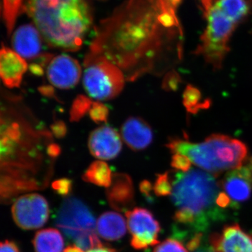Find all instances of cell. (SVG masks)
I'll return each instance as SVG.
<instances>
[{
	"label": "cell",
	"instance_id": "cell-1",
	"mask_svg": "<svg viewBox=\"0 0 252 252\" xmlns=\"http://www.w3.org/2000/svg\"><path fill=\"white\" fill-rule=\"evenodd\" d=\"M182 1L127 0L100 23L89 53L114 63L127 81L166 74L183 56Z\"/></svg>",
	"mask_w": 252,
	"mask_h": 252
},
{
	"label": "cell",
	"instance_id": "cell-2",
	"mask_svg": "<svg viewBox=\"0 0 252 252\" xmlns=\"http://www.w3.org/2000/svg\"><path fill=\"white\" fill-rule=\"evenodd\" d=\"M53 140L51 131L44 128L17 98L5 96L0 131L2 201L48 185L54 162L48 149Z\"/></svg>",
	"mask_w": 252,
	"mask_h": 252
},
{
	"label": "cell",
	"instance_id": "cell-3",
	"mask_svg": "<svg viewBox=\"0 0 252 252\" xmlns=\"http://www.w3.org/2000/svg\"><path fill=\"white\" fill-rule=\"evenodd\" d=\"M220 192V182L208 172L190 168L176 172L170 194L175 207V237L189 240L225 220V210L217 204Z\"/></svg>",
	"mask_w": 252,
	"mask_h": 252
},
{
	"label": "cell",
	"instance_id": "cell-4",
	"mask_svg": "<svg viewBox=\"0 0 252 252\" xmlns=\"http://www.w3.org/2000/svg\"><path fill=\"white\" fill-rule=\"evenodd\" d=\"M25 10L51 47L78 51L93 17L84 0H27Z\"/></svg>",
	"mask_w": 252,
	"mask_h": 252
},
{
	"label": "cell",
	"instance_id": "cell-5",
	"mask_svg": "<svg viewBox=\"0 0 252 252\" xmlns=\"http://www.w3.org/2000/svg\"><path fill=\"white\" fill-rule=\"evenodd\" d=\"M167 147L172 153L186 156L194 165L214 175L241 167L248 152L241 141L220 134L209 136L200 143L173 138Z\"/></svg>",
	"mask_w": 252,
	"mask_h": 252
},
{
	"label": "cell",
	"instance_id": "cell-6",
	"mask_svg": "<svg viewBox=\"0 0 252 252\" xmlns=\"http://www.w3.org/2000/svg\"><path fill=\"white\" fill-rule=\"evenodd\" d=\"M204 16L206 18V28L194 54L202 56L215 70H220L230 51L231 36L241 22L220 9L215 1L204 11Z\"/></svg>",
	"mask_w": 252,
	"mask_h": 252
},
{
	"label": "cell",
	"instance_id": "cell-7",
	"mask_svg": "<svg viewBox=\"0 0 252 252\" xmlns=\"http://www.w3.org/2000/svg\"><path fill=\"white\" fill-rule=\"evenodd\" d=\"M56 225L84 252L103 248L95 233L94 215L79 199H64L58 213Z\"/></svg>",
	"mask_w": 252,
	"mask_h": 252
},
{
	"label": "cell",
	"instance_id": "cell-8",
	"mask_svg": "<svg viewBox=\"0 0 252 252\" xmlns=\"http://www.w3.org/2000/svg\"><path fill=\"white\" fill-rule=\"evenodd\" d=\"M84 65L83 84L93 98L110 100L122 93L125 85V74L108 59L88 53Z\"/></svg>",
	"mask_w": 252,
	"mask_h": 252
},
{
	"label": "cell",
	"instance_id": "cell-9",
	"mask_svg": "<svg viewBox=\"0 0 252 252\" xmlns=\"http://www.w3.org/2000/svg\"><path fill=\"white\" fill-rule=\"evenodd\" d=\"M11 212L15 223L24 230L41 228L47 222L50 215L47 200L38 193L19 197L13 205Z\"/></svg>",
	"mask_w": 252,
	"mask_h": 252
},
{
	"label": "cell",
	"instance_id": "cell-10",
	"mask_svg": "<svg viewBox=\"0 0 252 252\" xmlns=\"http://www.w3.org/2000/svg\"><path fill=\"white\" fill-rule=\"evenodd\" d=\"M127 227L132 238L130 245L137 250H144L159 243L160 231L158 221L147 209L136 207L126 212Z\"/></svg>",
	"mask_w": 252,
	"mask_h": 252
},
{
	"label": "cell",
	"instance_id": "cell-11",
	"mask_svg": "<svg viewBox=\"0 0 252 252\" xmlns=\"http://www.w3.org/2000/svg\"><path fill=\"white\" fill-rule=\"evenodd\" d=\"M49 82L58 89L67 90L75 87L81 75V67L77 60L66 54L53 57L47 66Z\"/></svg>",
	"mask_w": 252,
	"mask_h": 252
},
{
	"label": "cell",
	"instance_id": "cell-12",
	"mask_svg": "<svg viewBox=\"0 0 252 252\" xmlns=\"http://www.w3.org/2000/svg\"><path fill=\"white\" fill-rule=\"evenodd\" d=\"M209 243L215 252H252V233L236 223L225 225L210 235Z\"/></svg>",
	"mask_w": 252,
	"mask_h": 252
},
{
	"label": "cell",
	"instance_id": "cell-13",
	"mask_svg": "<svg viewBox=\"0 0 252 252\" xmlns=\"http://www.w3.org/2000/svg\"><path fill=\"white\" fill-rule=\"evenodd\" d=\"M220 183L231 202V208H239L242 203L251 198L252 172L248 166H241L227 172Z\"/></svg>",
	"mask_w": 252,
	"mask_h": 252
},
{
	"label": "cell",
	"instance_id": "cell-14",
	"mask_svg": "<svg viewBox=\"0 0 252 252\" xmlns=\"http://www.w3.org/2000/svg\"><path fill=\"white\" fill-rule=\"evenodd\" d=\"M88 146L91 154L99 160H112L122 152V137L112 127L101 126L91 132Z\"/></svg>",
	"mask_w": 252,
	"mask_h": 252
},
{
	"label": "cell",
	"instance_id": "cell-15",
	"mask_svg": "<svg viewBox=\"0 0 252 252\" xmlns=\"http://www.w3.org/2000/svg\"><path fill=\"white\" fill-rule=\"evenodd\" d=\"M28 69L26 59L14 50L2 46L0 53V75L6 87L8 89L19 87Z\"/></svg>",
	"mask_w": 252,
	"mask_h": 252
},
{
	"label": "cell",
	"instance_id": "cell-16",
	"mask_svg": "<svg viewBox=\"0 0 252 252\" xmlns=\"http://www.w3.org/2000/svg\"><path fill=\"white\" fill-rule=\"evenodd\" d=\"M42 36L35 26L26 24L14 32L11 39L13 49L23 59H36L41 56Z\"/></svg>",
	"mask_w": 252,
	"mask_h": 252
},
{
	"label": "cell",
	"instance_id": "cell-17",
	"mask_svg": "<svg viewBox=\"0 0 252 252\" xmlns=\"http://www.w3.org/2000/svg\"><path fill=\"white\" fill-rule=\"evenodd\" d=\"M121 135L129 148L135 152L144 150L153 141V131L151 126L140 117L126 119L121 129Z\"/></svg>",
	"mask_w": 252,
	"mask_h": 252
},
{
	"label": "cell",
	"instance_id": "cell-18",
	"mask_svg": "<svg viewBox=\"0 0 252 252\" xmlns=\"http://www.w3.org/2000/svg\"><path fill=\"white\" fill-rule=\"evenodd\" d=\"M134 196L135 190L130 176L114 174L112 185L107 189V198L110 206L117 211H129L133 205Z\"/></svg>",
	"mask_w": 252,
	"mask_h": 252
},
{
	"label": "cell",
	"instance_id": "cell-19",
	"mask_svg": "<svg viewBox=\"0 0 252 252\" xmlns=\"http://www.w3.org/2000/svg\"><path fill=\"white\" fill-rule=\"evenodd\" d=\"M126 230L125 219L117 212H104L97 221V231L99 236L108 241L120 240L126 235Z\"/></svg>",
	"mask_w": 252,
	"mask_h": 252
},
{
	"label": "cell",
	"instance_id": "cell-20",
	"mask_svg": "<svg viewBox=\"0 0 252 252\" xmlns=\"http://www.w3.org/2000/svg\"><path fill=\"white\" fill-rule=\"evenodd\" d=\"M33 245L35 252H62L64 240L59 230L46 228L36 233Z\"/></svg>",
	"mask_w": 252,
	"mask_h": 252
},
{
	"label": "cell",
	"instance_id": "cell-21",
	"mask_svg": "<svg viewBox=\"0 0 252 252\" xmlns=\"http://www.w3.org/2000/svg\"><path fill=\"white\" fill-rule=\"evenodd\" d=\"M113 174L107 162L96 160L89 165L83 175V180L98 187L109 188L112 185Z\"/></svg>",
	"mask_w": 252,
	"mask_h": 252
},
{
	"label": "cell",
	"instance_id": "cell-22",
	"mask_svg": "<svg viewBox=\"0 0 252 252\" xmlns=\"http://www.w3.org/2000/svg\"><path fill=\"white\" fill-rule=\"evenodd\" d=\"M183 104L187 112L196 114L202 109L208 108L211 101L203 99L200 90L192 85H188L183 94Z\"/></svg>",
	"mask_w": 252,
	"mask_h": 252
},
{
	"label": "cell",
	"instance_id": "cell-23",
	"mask_svg": "<svg viewBox=\"0 0 252 252\" xmlns=\"http://www.w3.org/2000/svg\"><path fill=\"white\" fill-rule=\"evenodd\" d=\"M23 0H2L3 16L8 33L12 32L21 9Z\"/></svg>",
	"mask_w": 252,
	"mask_h": 252
},
{
	"label": "cell",
	"instance_id": "cell-24",
	"mask_svg": "<svg viewBox=\"0 0 252 252\" xmlns=\"http://www.w3.org/2000/svg\"><path fill=\"white\" fill-rule=\"evenodd\" d=\"M92 100L87 96L79 94L73 101L69 111V119L72 122H79L87 113L90 112L92 107Z\"/></svg>",
	"mask_w": 252,
	"mask_h": 252
},
{
	"label": "cell",
	"instance_id": "cell-25",
	"mask_svg": "<svg viewBox=\"0 0 252 252\" xmlns=\"http://www.w3.org/2000/svg\"><path fill=\"white\" fill-rule=\"evenodd\" d=\"M154 191L157 196H169L172 192V179L168 172L158 174L154 185Z\"/></svg>",
	"mask_w": 252,
	"mask_h": 252
},
{
	"label": "cell",
	"instance_id": "cell-26",
	"mask_svg": "<svg viewBox=\"0 0 252 252\" xmlns=\"http://www.w3.org/2000/svg\"><path fill=\"white\" fill-rule=\"evenodd\" d=\"M109 109L105 104L99 101H96L93 103L92 107L89 112V116L91 120L95 124L107 123L109 117Z\"/></svg>",
	"mask_w": 252,
	"mask_h": 252
},
{
	"label": "cell",
	"instance_id": "cell-27",
	"mask_svg": "<svg viewBox=\"0 0 252 252\" xmlns=\"http://www.w3.org/2000/svg\"><path fill=\"white\" fill-rule=\"evenodd\" d=\"M204 241L203 233H199L187 242V248L191 252H215L211 245Z\"/></svg>",
	"mask_w": 252,
	"mask_h": 252
},
{
	"label": "cell",
	"instance_id": "cell-28",
	"mask_svg": "<svg viewBox=\"0 0 252 252\" xmlns=\"http://www.w3.org/2000/svg\"><path fill=\"white\" fill-rule=\"evenodd\" d=\"M153 252H189L181 242L168 238L154 249Z\"/></svg>",
	"mask_w": 252,
	"mask_h": 252
},
{
	"label": "cell",
	"instance_id": "cell-29",
	"mask_svg": "<svg viewBox=\"0 0 252 252\" xmlns=\"http://www.w3.org/2000/svg\"><path fill=\"white\" fill-rule=\"evenodd\" d=\"M182 78L175 70L172 69L164 76L162 80V89L167 91H175L180 87Z\"/></svg>",
	"mask_w": 252,
	"mask_h": 252
},
{
	"label": "cell",
	"instance_id": "cell-30",
	"mask_svg": "<svg viewBox=\"0 0 252 252\" xmlns=\"http://www.w3.org/2000/svg\"><path fill=\"white\" fill-rule=\"evenodd\" d=\"M51 186L59 195L67 196L72 190V181L67 178L59 179L54 181Z\"/></svg>",
	"mask_w": 252,
	"mask_h": 252
},
{
	"label": "cell",
	"instance_id": "cell-31",
	"mask_svg": "<svg viewBox=\"0 0 252 252\" xmlns=\"http://www.w3.org/2000/svg\"><path fill=\"white\" fill-rule=\"evenodd\" d=\"M192 162L185 155L180 154H174L172 156L171 165L176 170L182 172L189 171L191 167Z\"/></svg>",
	"mask_w": 252,
	"mask_h": 252
},
{
	"label": "cell",
	"instance_id": "cell-32",
	"mask_svg": "<svg viewBox=\"0 0 252 252\" xmlns=\"http://www.w3.org/2000/svg\"><path fill=\"white\" fill-rule=\"evenodd\" d=\"M51 132L57 138H63L67 135V126L62 121H56L54 124H51Z\"/></svg>",
	"mask_w": 252,
	"mask_h": 252
},
{
	"label": "cell",
	"instance_id": "cell-33",
	"mask_svg": "<svg viewBox=\"0 0 252 252\" xmlns=\"http://www.w3.org/2000/svg\"><path fill=\"white\" fill-rule=\"evenodd\" d=\"M0 252H20V250L14 242L5 240L1 243Z\"/></svg>",
	"mask_w": 252,
	"mask_h": 252
},
{
	"label": "cell",
	"instance_id": "cell-34",
	"mask_svg": "<svg viewBox=\"0 0 252 252\" xmlns=\"http://www.w3.org/2000/svg\"><path fill=\"white\" fill-rule=\"evenodd\" d=\"M44 67L40 63L34 61V63H31L29 66V69L31 73L34 75L42 76L44 73Z\"/></svg>",
	"mask_w": 252,
	"mask_h": 252
},
{
	"label": "cell",
	"instance_id": "cell-35",
	"mask_svg": "<svg viewBox=\"0 0 252 252\" xmlns=\"http://www.w3.org/2000/svg\"><path fill=\"white\" fill-rule=\"evenodd\" d=\"M140 188L141 192H142L145 196H147V198L152 199L151 193H152V190L153 188H152V184H151L149 181L144 180L143 182H142V183L140 184Z\"/></svg>",
	"mask_w": 252,
	"mask_h": 252
},
{
	"label": "cell",
	"instance_id": "cell-36",
	"mask_svg": "<svg viewBox=\"0 0 252 252\" xmlns=\"http://www.w3.org/2000/svg\"><path fill=\"white\" fill-rule=\"evenodd\" d=\"M39 91L44 96L49 97H56L55 91L51 86H42L39 88Z\"/></svg>",
	"mask_w": 252,
	"mask_h": 252
},
{
	"label": "cell",
	"instance_id": "cell-37",
	"mask_svg": "<svg viewBox=\"0 0 252 252\" xmlns=\"http://www.w3.org/2000/svg\"><path fill=\"white\" fill-rule=\"evenodd\" d=\"M63 252H85L84 250H81L80 248L77 245H69L67 248L64 249Z\"/></svg>",
	"mask_w": 252,
	"mask_h": 252
},
{
	"label": "cell",
	"instance_id": "cell-38",
	"mask_svg": "<svg viewBox=\"0 0 252 252\" xmlns=\"http://www.w3.org/2000/svg\"><path fill=\"white\" fill-rule=\"evenodd\" d=\"M200 1H201L202 6H203L204 12V11H207L212 6L214 1L213 0H200Z\"/></svg>",
	"mask_w": 252,
	"mask_h": 252
},
{
	"label": "cell",
	"instance_id": "cell-39",
	"mask_svg": "<svg viewBox=\"0 0 252 252\" xmlns=\"http://www.w3.org/2000/svg\"><path fill=\"white\" fill-rule=\"evenodd\" d=\"M86 252H115L114 250H112L110 248H100L94 249V250H89V251Z\"/></svg>",
	"mask_w": 252,
	"mask_h": 252
}]
</instances>
